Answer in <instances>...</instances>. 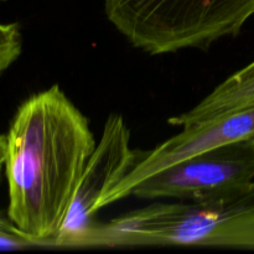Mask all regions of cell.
Wrapping results in <instances>:
<instances>
[{"mask_svg": "<svg viewBox=\"0 0 254 254\" xmlns=\"http://www.w3.org/2000/svg\"><path fill=\"white\" fill-rule=\"evenodd\" d=\"M96 145L88 119L59 84L25 99L6 134L10 220L30 237L56 247Z\"/></svg>", "mask_w": 254, "mask_h": 254, "instance_id": "6da1fadb", "label": "cell"}, {"mask_svg": "<svg viewBox=\"0 0 254 254\" xmlns=\"http://www.w3.org/2000/svg\"><path fill=\"white\" fill-rule=\"evenodd\" d=\"M254 250V181L193 201L156 202L94 225L81 247Z\"/></svg>", "mask_w": 254, "mask_h": 254, "instance_id": "7a4b0ae2", "label": "cell"}, {"mask_svg": "<svg viewBox=\"0 0 254 254\" xmlns=\"http://www.w3.org/2000/svg\"><path fill=\"white\" fill-rule=\"evenodd\" d=\"M104 12L131 46L156 56L237 36L254 0H104Z\"/></svg>", "mask_w": 254, "mask_h": 254, "instance_id": "3957f363", "label": "cell"}, {"mask_svg": "<svg viewBox=\"0 0 254 254\" xmlns=\"http://www.w3.org/2000/svg\"><path fill=\"white\" fill-rule=\"evenodd\" d=\"M254 181V136L225 144L174 164L133 189L141 200L193 201Z\"/></svg>", "mask_w": 254, "mask_h": 254, "instance_id": "277c9868", "label": "cell"}, {"mask_svg": "<svg viewBox=\"0 0 254 254\" xmlns=\"http://www.w3.org/2000/svg\"><path fill=\"white\" fill-rule=\"evenodd\" d=\"M136 150L130 146V130L121 114H111L104 123L83 174L77 185L66 218L56 240L57 248H77L93 227L98 203L130 171Z\"/></svg>", "mask_w": 254, "mask_h": 254, "instance_id": "5b68a950", "label": "cell"}, {"mask_svg": "<svg viewBox=\"0 0 254 254\" xmlns=\"http://www.w3.org/2000/svg\"><path fill=\"white\" fill-rule=\"evenodd\" d=\"M254 136V107L183 128L176 135L148 151L136 150V160L126 178L98 203L102 208L131 196L141 181L202 151Z\"/></svg>", "mask_w": 254, "mask_h": 254, "instance_id": "8992f818", "label": "cell"}, {"mask_svg": "<svg viewBox=\"0 0 254 254\" xmlns=\"http://www.w3.org/2000/svg\"><path fill=\"white\" fill-rule=\"evenodd\" d=\"M251 107H254V61L218 84L190 111L171 117L168 122L185 128Z\"/></svg>", "mask_w": 254, "mask_h": 254, "instance_id": "52a82bcc", "label": "cell"}, {"mask_svg": "<svg viewBox=\"0 0 254 254\" xmlns=\"http://www.w3.org/2000/svg\"><path fill=\"white\" fill-rule=\"evenodd\" d=\"M49 248L46 243L30 237L20 230L9 216L0 212V251Z\"/></svg>", "mask_w": 254, "mask_h": 254, "instance_id": "ba28073f", "label": "cell"}, {"mask_svg": "<svg viewBox=\"0 0 254 254\" xmlns=\"http://www.w3.org/2000/svg\"><path fill=\"white\" fill-rule=\"evenodd\" d=\"M22 35L17 22H0V74L6 71L20 57Z\"/></svg>", "mask_w": 254, "mask_h": 254, "instance_id": "9c48e42d", "label": "cell"}, {"mask_svg": "<svg viewBox=\"0 0 254 254\" xmlns=\"http://www.w3.org/2000/svg\"><path fill=\"white\" fill-rule=\"evenodd\" d=\"M5 151H6V135L0 134V163H5Z\"/></svg>", "mask_w": 254, "mask_h": 254, "instance_id": "30bf717a", "label": "cell"}, {"mask_svg": "<svg viewBox=\"0 0 254 254\" xmlns=\"http://www.w3.org/2000/svg\"><path fill=\"white\" fill-rule=\"evenodd\" d=\"M2 166H4V163H0V174H1V170H2Z\"/></svg>", "mask_w": 254, "mask_h": 254, "instance_id": "8fae6325", "label": "cell"}, {"mask_svg": "<svg viewBox=\"0 0 254 254\" xmlns=\"http://www.w3.org/2000/svg\"><path fill=\"white\" fill-rule=\"evenodd\" d=\"M2 1H5V0H0V2H2Z\"/></svg>", "mask_w": 254, "mask_h": 254, "instance_id": "7c38bea8", "label": "cell"}]
</instances>
